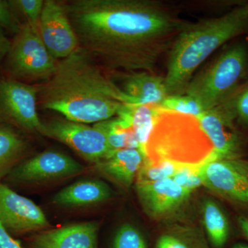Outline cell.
Here are the masks:
<instances>
[{
    "label": "cell",
    "mask_w": 248,
    "mask_h": 248,
    "mask_svg": "<svg viewBox=\"0 0 248 248\" xmlns=\"http://www.w3.org/2000/svg\"><path fill=\"white\" fill-rule=\"evenodd\" d=\"M79 48L95 62L127 73H154L188 24L155 0L62 1Z\"/></svg>",
    "instance_id": "6da1fadb"
},
{
    "label": "cell",
    "mask_w": 248,
    "mask_h": 248,
    "mask_svg": "<svg viewBox=\"0 0 248 248\" xmlns=\"http://www.w3.org/2000/svg\"><path fill=\"white\" fill-rule=\"evenodd\" d=\"M37 91V103L42 108L81 124L110 120L117 115L124 104H133L80 48L68 58L59 60L53 74Z\"/></svg>",
    "instance_id": "7a4b0ae2"
},
{
    "label": "cell",
    "mask_w": 248,
    "mask_h": 248,
    "mask_svg": "<svg viewBox=\"0 0 248 248\" xmlns=\"http://www.w3.org/2000/svg\"><path fill=\"white\" fill-rule=\"evenodd\" d=\"M248 31V15L241 6L221 17L188 24L169 51L165 85L169 95L184 94L199 68L217 49Z\"/></svg>",
    "instance_id": "3957f363"
},
{
    "label": "cell",
    "mask_w": 248,
    "mask_h": 248,
    "mask_svg": "<svg viewBox=\"0 0 248 248\" xmlns=\"http://www.w3.org/2000/svg\"><path fill=\"white\" fill-rule=\"evenodd\" d=\"M248 73V51L244 43L225 49L190 80L184 94L195 98L206 111L221 105L244 83Z\"/></svg>",
    "instance_id": "277c9868"
},
{
    "label": "cell",
    "mask_w": 248,
    "mask_h": 248,
    "mask_svg": "<svg viewBox=\"0 0 248 248\" xmlns=\"http://www.w3.org/2000/svg\"><path fill=\"white\" fill-rule=\"evenodd\" d=\"M6 58V69L18 81L47 80L56 69L58 60L46 48L39 31L23 24L15 35Z\"/></svg>",
    "instance_id": "5b68a950"
},
{
    "label": "cell",
    "mask_w": 248,
    "mask_h": 248,
    "mask_svg": "<svg viewBox=\"0 0 248 248\" xmlns=\"http://www.w3.org/2000/svg\"><path fill=\"white\" fill-rule=\"evenodd\" d=\"M40 135L66 145L93 165L110 155L105 134L94 125L54 119L43 122Z\"/></svg>",
    "instance_id": "8992f818"
},
{
    "label": "cell",
    "mask_w": 248,
    "mask_h": 248,
    "mask_svg": "<svg viewBox=\"0 0 248 248\" xmlns=\"http://www.w3.org/2000/svg\"><path fill=\"white\" fill-rule=\"evenodd\" d=\"M202 184L231 203L248 209V161L210 160L200 166Z\"/></svg>",
    "instance_id": "52a82bcc"
},
{
    "label": "cell",
    "mask_w": 248,
    "mask_h": 248,
    "mask_svg": "<svg viewBox=\"0 0 248 248\" xmlns=\"http://www.w3.org/2000/svg\"><path fill=\"white\" fill-rule=\"evenodd\" d=\"M37 87L18 80L0 79V121L26 131L41 133Z\"/></svg>",
    "instance_id": "ba28073f"
},
{
    "label": "cell",
    "mask_w": 248,
    "mask_h": 248,
    "mask_svg": "<svg viewBox=\"0 0 248 248\" xmlns=\"http://www.w3.org/2000/svg\"><path fill=\"white\" fill-rule=\"evenodd\" d=\"M84 166L62 152L48 151L24 160L6 178L15 184H32L60 180L79 175Z\"/></svg>",
    "instance_id": "9c48e42d"
},
{
    "label": "cell",
    "mask_w": 248,
    "mask_h": 248,
    "mask_svg": "<svg viewBox=\"0 0 248 248\" xmlns=\"http://www.w3.org/2000/svg\"><path fill=\"white\" fill-rule=\"evenodd\" d=\"M0 223L9 233L24 234L48 229L43 210L0 180Z\"/></svg>",
    "instance_id": "30bf717a"
},
{
    "label": "cell",
    "mask_w": 248,
    "mask_h": 248,
    "mask_svg": "<svg viewBox=\"0 0 248 248\" xmlns=\"http://www.w3.org/2000/svg\"><path fill=\"white\" fill-rule=\"evenodd\" d=\"M39 34L46 48L58 61L68 58L79 48L78 37L62 1H45Z\"/></svg>",
    "instance_id": "8fae6325"
},
{
    "label": "cell",
    "mask_w": 248,
    "mask_h": 248,
    "mask_svg": "<svg viewBox=\"0 0 248 248\" xmlns=\"http://www.w3.org/2000/svg\"><path fill=\"white\" fill-rule=\"evenodd\" d=\"M196 118L213 147L215 159L241 158L242 140L235 128V117L224 104Z\"/></svg>",
    "instance_id": "7c38bea8"
},
{
    "label": "cell",
    "mask_w": 248,
    "mask_h": 248,
    "mask_svg": "<svg viewBox=\"0 0 248 248\" xmlns=\"http://www.w3.org/2000/svg\"><path fill=\"white\" fill-rule=\"evenodd\" d=\"M136 190L145 213L154 219L172 215L187 202L191 195L172 178L155 182L136 183Z\"/></svg>",
    "instance_id": "4fadbf2b"
},
{
    "label": "cell",
    "mask_w": 248,
    "mask_h": 248,
    "mask_svg": "<svg viewBox=\"0 0 248 248\" xmlns=\"http://www.w3.org/2000/svg\"><path fill=\"white\" fill-rule=\"evenodd\" d=\"M99 223H74L39 232L31 239L32 248H98Z\"/></svg>",
    "instance_id": "5bb4252c"
},
{
    "label": "cell",
    "mask_w": 248,
    "mask_h": 248,
    "mask_svg": "<svg viewBox=\"0 0 248 248\" xmlns=\"http://www.w3.org/2000/svg\"><path fill=\"white\" fill-rule=\"evenodd\" d=\"M120 79V86H117L133 104L159 107L169 96L164 78L154 73L131 72L121 77Z\"/></svg>",
    "instance_id": "9a60e30c"
},
{
    "label": "cell",
    "mask_w": 248,
    "mask_h": 248,
    "mask_svg": "<svg viewBox=\"0 0 248 248\" xmlns=\"http://www.w3.org/2000/svg\"><path fill=\"white\" fill-rule=\"evenodd\" d=\"M145 159L146 156L141 150L127 148L114 152L94 166L104 177L128 189L136 181Z\"/></svg>",
    "instance_id": "2e32d148"
},
{
    "label": "cell",
    "mask_w": 248,
    "mask_h": 248,
    "mask_svg": "<svg viewBox=\"0 0 248 248\" xmlns=\"http://www.w3.org/2000/svg\"><path fill=\"white\" fill-rule=\"evenodd\" d=\"M112 196V190L105 182L84 179L62 189L54 196L53 202L60 206H89L107 202Z\"/></svg>",
    "instance_id": "e0dca14e"
},
{
    "label": "cell",
    "mask_w": 248,
    "mask_h": 248,
    "mask_svg": "<svg viewBox=\"0 0 248 248\" xmlns=\"http://www.w3.org/2000/svg\"><path fill=\"white\" fill-rule=\"evenodd\" d=\"M159 112V108L154 105L124 104L117 114V117L123 119L130 125L140 150L144 155L147 143L151 138Z\"/></svg>",
    "instance_id": "ac0fdd59"
},
{
    "label": "cell",
    "mask_w": 248,
    "mask_h": 248,
    "mask_svg": "<svg viewBox=\"0 0 248 248\" xmlns=\"http://www.w3.org/2000/svg\"><path fill=\"white\" fill-rule=\"evenodd\" d=\"M26 140L14 129L0 125V180L6 177L27 151Z\"/></svg>",
    "instance_id": "d6986e66"
},
{
    "label": "cell",
    "mask_w": 248,
    "mask_h": 248,
    "mask_svg": "<svg viewBox=\"0 0 248 248\" xmlns=\"http://www.w3.org/2000/svg\"><path fill=\"white\" fill-rule=\"evenodd\" d=\"M202 218L210 243L215 248H223L231 232L229 220L219 204L207 200L202 207Z\"/></svg>",
    "instance_id": "ffe728a7"
},
{
    "label": "cell",
    "mask_w": 248,
    "mask_h": 248,
    "mask_svg": "<svg viewBox=\"0 0 248 248\" xmlns=\"http://www.w3.org/2000/svg\"><path fill=\"white\" fill-rule=\"evenodd\" d=\"M94 125L105 134L110 155L114 152L127 148L140 149L131 127L123 119L117 116L94 124Z\"/></svg>",
    "instance_id": "44dd1931"
},
{
    "label": "cell",
    "mask_w": 248,
    "mask_h": 248,
    "mask_svg": "<svg viewBox=\"0 0 248 248\" xmlns=\"http://www.w3.org/2000/svg\"><path fill=\"white\" fill-rule=\"evenodd\" d=\"M155 248H208L203 238L197 233L170 231L159 235Z\"/></svg>",
    "instance_id": "7402d4cb"
},
{
    "label": "cell",
    "mask_w": 248,
    "mask_h": 248,
    "mask_svg": "<svg viewBox=\"0 0 248 248\" xmlns=\"http://www.w3.org/2000/svg\"><path fill=\"white\" fill-rule=\"evenodd\" d=\"M179 167L180 166L166 160L151 161L145 159L135 182L151 183L172 178Z\"/></svg>",
    "instance_id": "603a6c76"
},
{
    "label": "cell",
    "mask_w": 248,
    "mask_h": 248,
    "mask_svg": "<svg viewBox=\"0 0 248 248\" xmlns=\"http://www.w3.org/2000/svg\"><path fill=\"white\" fill-rule=\"evenodd\" d=\"M160 110L197 117L205 112L195 98L186 94H170L159 106Z\"/></svg>",
    "instance_id": "cb8c5ba5"
},
{
    "label": "cell",
    "mask_w": 248,
    "mask_h": 248,
    "mask_svg": "<svg viewBox=\"0 0 248 248\" xmlns=\"http://www.w3.org/2000/svg\"><path fill=\"white\" fill-rule=\"evenodd\" d=\"M112 248H148L144 236L136 227L124 224L116 232Z\"/></svg>",
    "instance_id": "d4e9b609"
},
{
    "label": "cell",
    "mask_w": 248,
    "mask_h": 248,
    "mask_svg": "<svg viewBox=\"0 0 248 248\" xmlns=\"http://www.w3.org/2000/svg\"><path fill=\"white\" fill-rule=\"evenodd\" d=\"M223 104L231 110L236 122L248 126V79Z\"/></svg>",
    "instance_id": "484cf974"
},
{
    "label": "cell",
    "mask_w": 248,
    "mask_h": 248,
    "mask_svg": "<svg viewBox=\"0 0 248 248\" xmlns=\"http://www.w3.org/2000/svg\"><path fill=\"white\" fill-rule=\"evenodd\" d=\"M10 4L15 12L22 15L27 24L39 31L41 15L45 1L43 0H11Z\"/></svg>",
    "instance_id": "4316f807"
},
{
    "label": "cell",
    "mask_w": 248,
    "mask_h": 248,
    "mask_svg": "<svg viewBox=\"0 0 248 248\" xmlns=\"http://www.w3.org/2000/svg\"><path fill=\"white\" fill-rule=\"evenodd\" d=\"M200 167L183 166L178 169L172 179L187 192L193 191L203 186L200 174Z\"/></svg>",
    "instance_id": "83f0119b"
},
{
    "label": "cell",
    "mask_w": 248,
    "mask_h": 248,
    "mask_svg": "<svg viewBox=\"0 0 248 248\" xmlns=\"http://www.w3.org/2000/svg\"><path fill=\"white\" fill-rule=\"evenodd\" d=\"M16 14L9 1L0 0V27L15 35L19 32L23 24Z\"/></svg>",
    "instance_id": "f1b7e54d"
},
{
    "label": "cell",
    "mask_w": 248,
    "mask_h": 248,
    "mask_svg": "<svg viewBox=\"0 0 248 248\" xmlns=\"http://www.w3.org/2000/svg\"><path fill=\"white\" fill-rule=\"evenodd\" d=\"M0 248H24L0 223Z\"/></svg>",
    "instance_id": "f546056e"
},
{
    "label": "cell",
    "mask_w": 248,
    "mask_h": 248,
    "mask_svg": "<svg viewBox=\"0 0 248 248\" xmlns=\"http://www.w3.org/2000/svg\"><path fill=\"white\" fill-rule=\"evenodd\" d=\"M11 42L0 32V60L5 58L9 51Z\"/></svg>",
    "instance_id": "4dcf8cb0"
},
{
    "label": "cell",
    "mask_w": 248,
    "mask_h": 248,
    "mask_svg": "<svg viewBox=\"0 0 248 248\" xmlns=\"http://www.w3.org/2000/svg\"><path fill=\"white\" fill-rule=\"evenodd\" d=\"M238 223H239L240 229L244 234L245 237L248 240V217H239L238 218Z\"/></svg>",
    "instance_id": "1f68e13d"
},
{
    "label": "cell",
    "mask_w": 248,
    "mask_h": 248,
    "mask_svg": "<svg viewBox=\"0 0 248 248\" xmlns=\"http://www.w3.org/2000/svg\"><path fill=\"white\" fill-rule=\"evenodd\" d=\"M232 248H248V245L244 243H238L233 246Z\"/></svg>",
    "instance_id": "d6a6232c"
},
{
    "label": "cell",
    "mask_w": 248,
    "mask_h": 248,
    "mask_svg": "<svg viewBox=\"0 0 248 248\" xmlns=\"http://www.w3.org/2000/svg\"><path fill=\"white\" fill-rule=\"evenodd\" d=\"M243 11H244L245 14L248 15V3H245V4L241 5Z\"/></svg>",
    "instance_id": "836d02e7"
}]
</instances>
